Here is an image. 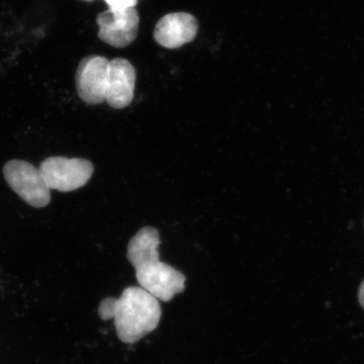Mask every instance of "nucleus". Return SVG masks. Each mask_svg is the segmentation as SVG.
Returning <instances> with one entry per match:
<instances>
[{
	"mask_svg": "<svg viewBox=\"0 0 364 364\" xmlns=\"http://www.w3.org/2000/svg\"><path fill=\"white\" fill-rule=\"evenodd\" d=\"M160 236L152 227L142 228L131 239L128 259L136 270L139 287L162 301H169L186 289V277L159 260Z\"/></svg>",
	"mask_w": 364,
	"mask_h": 364,
	"instance_id": "f257e3e1",
	"label": "nucleus"
},
{
	"mask_svg": "<svg viewBox=\"0 0 364 364\" xmlns=\"http://www.w3.org/2000/svg\"><path fill=\"white\" fill-rule=\"evenodd\" d=\"M98 315L102 320H114L119 340L133 344L156 329L162 311L159 299L141 287H130L119 299H105Z\"/></svg>",
	"mask_w": 364,
	"mask_h": 364,
	"instance_id": "f03ea898",
	"label": "nucleus"
},
{
	"mask_svg": "<svg viewBox=\"0 0 364 364\" xmlns=\"http://www.w3.org/2000/svg\"><path fill=\"white\" fill-rule=\"evenodd\" d=\"M4 178L21 200L33 208L47 207L51 200V189L40 169L23 160H11L4 165Z\"/></svg>",
	"mask_w": 364,
	"mask_h": 364,
	"instance_id": "7ed1b4c3",
	"label": "nucleus"
},
{
	"mask_svg": "<svg viewBox=\"0 0 364 364\" xmlns=\"http://www.w3.org/2000/svg\"><path fill=\"white\" fill-rule=\"evenodd\" d=\"M40 171L50 189L69 193L87 183L93 165L81 158L49 157L41 163Z\"/></svg>",
	"mask_w": 364,
	"mask_h": 364,
	"instance_id": "20e7f679",
	"label": "nucleus"
},
{
	"mask_svg": "<svg viewBox=\"0 0 364 364\" xmlns=\"http://www.w3.org/2000/svg\"><path fill=\"white\" fill-rule=\"evenodd\" d=\"M109 61L102 56H88L81 60L76 72V88L85 104L100 105L107 100Z\"/></svg>",
	"mask_w": 364,
	"mask_h": 364,
	"instance_id": "39448f33",
	"label": "nucleus"
},
{
	"mask_svg": "<svg viewBox=\"0 0 364 364\" xmlns=\"http://www.w3.org/2000/svg\"><path fill=\"white\" fill-rule=\"evenodd\" d=\"M139 21L135 7L124 11L109 9L97 16L98 38L112 47H127L138 36Z\"/></svg>",
	"mask_w": 364,
	"mask_h": 364,
	"instance_id": "423d86ee",
	"label": "nucleus"
},
{
	"mask_svg": "<svg viewBox=\"0 0 364 364\" xmlns=\"http://www.w3.org/2000/svg\"><path fill=\"white\" fill-rule=\"evenodd\" d=\"M198 31L195 16L186 13L169 14L158 21L154 38L162 47L176 49L195 40Z\"/></svg>",
	"mask_w": 364,
	"mask_h": 364,
	"instance_id": "0eeeda50",
	"label": "nucleus"
},
{
	"mask_svg": "<svg viewBox=\"0 0 364 364\" xmlns=\"http://www.w3.org/2000/svg\"><path fill=\"white\" fill-rule=\"evenodd\" d=\"M135 83L136 71L130 62L122 58L112 60L109 61L105 102L117 109L128 107L133 102Z\"/></svg>",
	"mask_w": 364,
	"mask_h": 364,
	"instance_id": "6e6552de",
	"label": "nucleus"
},
{
	"mask_svg": "<svg viewBox=\"0 0 364 364\" xmlns=\"http://www.w3.org/2000/svg\"><path fill=\"white\" fill-rule=\"evenodd\" d=\"M109 9L114 11H124L133 9L138 4V0H105Z\"/></svg>",
	"mask_w": 364,
	"mask_h": 364,
	"instance_id": "1a4fd4ad",
	"label": "nucleus"
},
{
	"mask_svg": "<svg viewBox=\"0 0 364 364\" xmlns=\"http://www.w3.org/2000/svg\"><path fill=\"white\" fill-rule=\"evenodd\" d=\"M358 299L361 306L364 309V282L361 284L360 287H359Z\"/></svg>",
	"mask_w": 364,
	"mask_h": 364,
	"instance_id": "9d476101",
	"label": "nucleus"
},
{
	"mask_svg": "<svg viewBox=\"0 0 364 364\" xmlns=\"http://www.w3.org/2000/svg\"><path fill=\"white\" fill-rule=\"evenodd\" d=\"M85 1H93V0H85Z\"/></svg>",
	"mask_w": 364,
	"mask_h": 364,
	"instance_id": "9b49d317",
	"label": "nucleus"
}]
</instances>
